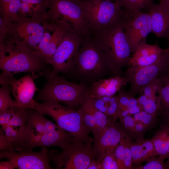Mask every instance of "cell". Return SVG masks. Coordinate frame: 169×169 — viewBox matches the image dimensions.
<instances>
[{
    "label": "cell",
    "instance_id": "cell-24",
    "mask_svg": "<svg viewBox=\"0 0 169 169\" xmlns=\"http://www.w3.org/2000/svg\"><path fill=\"white\" fill-rule=\"evenodd\" d=\"M158 115L169 109V68L156 79Z\"/></svg>",
    "mask_w": 169,
    "mask_h": 169
},
{
    "label": "cell",
    "instance_id": "cell-37",
    "mask_svg": "<svg viewBox=\"0 0 169 169\" xmlns=\"http://www.w3.org/2000/svg\"><path fill=\"white\" fill-rule=\"evenodd\" d=\"M156 79L146 86L143 90L144 94L148 98L157 99L156 96V94L157 92Z\"/></svg>",
    "mask_w": 169,
    "mask_h": 169
},
{
    "label": "cell",
    "instance_id": "cell-19",
    "mask_svg": "<svg viewBox=\"0 0 169 169\" xmlns=\"http://www.w3.org/2000/svg\"><path fill=\"white\" fill-rule=\"evenodd\" d=\"M129 82L127 78L122 75L112 76L101 79L87 88V93L92 99L105 96H112Z\"/></svg>",
    "mask_w": 169,
    "mask_h": 169
},
{
    "label": "cell",
    "instance_id": "cell-20",
    "mask_svg": "<svg viewBox=\"0 0 169 169\" xmlns=\"http://www.w3.org/2000/svg\"><path fill=\"white\" fill-rule=\"evenodd\" d=\"M152 32L157 37L169 40V10L159 3H152L148 8Z\"/></svg>",
    "mask_w": 169,
    "mask_h": 169
},
{
    "label": "cell",
    "instance_id": "cell-40",
    "mask_svg": "<svg viewBox=\"0 0 169 169\" xmlns=\"http://www.w3.org/2000/svg\"><path fill=\"white\" fill-rule=\"evenodd\" d=\"M129 115H134L142 110V108L139 105L129 106L127 108Z\"/></svg>",
    "mask_w": 169,
    "mask_h": 169
},
{
    "label": "cell",
    "instance_id": "cell-33",
    "mask_svg": "<svg viewBox=\"0 0 169 169\" xmlns=\"http://www.w3.org/2000/svg\"><path fill=\"white\" fill-rule=\"evenodd\" d=\"M115 152L106 154L100 162L101 169H119Z\"/></svg>",
    "mask_w": 169,
    "mask_h": 169
},
{
    "label": "cell",
    "instance_id": "cell-13",
    "mask_svg": "<svg viewBox=\"0 0 169 169\" xmlns=\"http://www.w3.org/2000/svg\"><path fill=\"white\" fill-rule=\"evenodd\" d=\"M28 113V109L15 107L9 123L0 128V150L20 151Z\"/></svg>",
    "mask_w": 169,
    "mask_h": 169
},
{
    "label": "cell",
    "instance_id": "cell-14",
    "mask_svg": "<svg viewBox=\"0 0 169 169\" xmlns=\"http://www.w3.org/2000/svg\"><path fill=\"white\" fill-rule=\"evenodd\" d=\"M125 34L133 53L152 32L150 14L141 11L131 14L123 23Z\"/></svg>",
    "mask_w": 169,
    "mask_h": 169
},
{
    "label": "cell",
    "instance_id": "cell-17",
    "mask_svg": "<svg viewBox=\"0 0 169 169\" xmlns=\"http://www.w3.org/2000/svg\"><path fill=\"white\" fill-rule=\"evenodd\" d=\"M126 134L121 126L115 120L103 129L98 137L94 139L93 149L98 161L100 163L106 154L114 152L121 140Z\"/></svg>",
    "mask_w": 169,
    "mask_h": 169
},
{
    "label": "cell",
    "instance_id": "cell-2",
    "mask_svg": "<svg viewBox=\"0 0 169 169\" xmlns=\"http://www.w3.org/2000/svg\"><path fill=\"white\" fill-rule=\"evenodd\" d=\"M75 62L72 75L87 88L107 75H122L93 36L84 37L75 55Z\"/></svg>",
    "mask_w": 169,
    "mask_h": 169
},
{
    "label": "cell",
    "instance_id": "cell-38",
    "mask_svg": "<svg viewBox=\"0 0 169 169\" xmlns=\"http://www.w3.org/2000/svg\"><path fill=\"white\" fill-rule=\"evenodd\" d=\"M8 23L0 16V44L4 39L7 32Z\"/></svg>",
    "mask_w": 169,
    "mask_h": 169
},
{
    "label": "cell",
    "instance_id": "cell-34",
    "mask_svg": "<svg viewBox=\"0 0 169 169\" xmlns=\"http://www.w3.org/2000/svg\"><path fill=\"white\" fill-rule=\"evenodd\" d=\"M118 108L121 110H127L129 106L130 95L128 92L120 89L118 91Z\"/></svg>",
    "mask_w": 169,
    "mask_h": 169
},
{
    "label": "cell",
    "instance_id": "cell-36",
    "mask_svg": "<svg viewBox=\"0 0 169 169\" xmlns=\"http://www.w3.org/2000/svg\"><path fill=\"white\" fill-rule=\"evenodd\" d=\"M16 107L0 111V124L1 126H5L9 123L14 114Z\"/></svg>",
    "mask_w": 169,
    "mask_h": 169
},
{
    "label": "cell",
    "instance_id": "cell-42",
    "mask_svg": "<svg viewBox=\"0 0 169 169\" xmlns=\"http://www.w3.org/2000/svg\"><path fill=\"white\" fill-rule=\"evenodd\" d=\"M160 115L163 120V123L162 124L169 125V109Z\"/></svg>",
    "mask_w": 169,
    "mask_h": 169
},
{
    "label": "cell",
    "instance_id": "cell-3",
    "mask_svg": "<svg viewBox=\"0 0 169 169\" xmlns=\"http://www.w3.org/2000/svg\"><path fill=\"white\" fill-rule=\"evenodd\" d=\"M22 146L20 152L31 151L36 147L57 146L62 149L74 137L46 118L37 110L28 109Z\"/></svg>",
    "mask_w": 169,
    "mask_h": 169
},
{
    "label": "cell",
    "instance_id": "cell-47",
    "mask_svg": "<svg viewBox=\"0 0 169 169\" xmlns=\"http://www.w3.org/2000/svg\"><path fill=\"white\" fill-rule=\"evenodd\" d=\"M168 169H169V158L167 159V161L166 162Z\"/></svg>",
    "mask_w": 169,
    "mask_h": 169
},
{
    "label": "cell",
    "instance_id": "cell-27",
    "mask_svg": "<svg viewBox=\"0 0 169 169\" xmlns=\"http://www.w3.org/2000/svg\"><path fill=\"white\" fill-rule=\"evenodd\" d=\"M79 108L82 113L84 122L86 128L90 132H92L94 139H95L103 129H101L97 126L91 113L82 101Z\"/></svg>",
    "mask_w": 169,
    "mask_h": 169
},
{
    "label": "cell",
    "instance_id": "cell-9",
    "mask_svg": "<svg viewBox=\"0 0 169 169\" xmlns=\"http://www.w3.org/2000/svg\"><path fill=\"white\" fill-rule=\"evenodd\" d=\"M61 152L52 150L49 154L56 169H87L96 158L92 143L74 138Z\"/></svg>",
    "mask_w": 169,
    "mask_h": 169
},
{
    "label": "cell",
    "instance_id": "cell-31",
    "mask_svg": "<svg viewBox=\"0 0 169 169\" xmlns=\"http://www.w3.org/2000/svg\"><path fill=\"white\" fill-rule=\"evenodd\" d=\"M153 156L149 159L144 166L140 165L133 167L136 169H168L165 159L158 156Z\"/></svg>",
    "mask_w": 169,
    "mask_h": 169
},
{
    "label": "cell",
    "instance_id": "cell-43",
    "mask_svg": "<svg viewBox=\"0 0 169 169\" xmlns=\"http://www.w3.org/2000/svg\"><path fill=\"white\" fill-rule=\"evenodd\" d=\"M148 98L144 94L141 95L138 98H137L138 105L140 106L142 108V107Z\"/></svg>",
    "mask_w": 169,
    "mask_h": 169
},
{
    "label": "cell",
    "instance_id": "cell-23",
    "mask_svg": "<svg viewBox=\"0 0 169 169\" xmlns=\"http://www.w3.org/2000/svg\"><path fill=\"white\" fill-rule=\"evenodd\" d=\"M49 0H22L18 14L20 16L45 18Z\"/></svg>",
    "mask_w": 169,
    "mask_h": 169
},
{
    "label": "cell",
    "instance_id": "cell-28",
    "mask_svg": "<svg viewBox=\"0 0 169 169\" xmlns=\"http://www.w3.org/2000/svg\"><path fill=\"white\" fill-rule=\"evenodd\" d=\"M22 0H12L7 7L0 12V16L8 23L15 20L19 16V10Z\"/></svg>",
    "mask_w": 169,
    "mask_h": 169
},
{
    "label": "cell",
    "instance_id": "cell-21",
    "mask_svg": "<svg viewBox=\"0 0 169 169\" xmlns=\"http://www.w3.org/2000/svg\"><path fill=\"white\" fill-rule=\"evenodd\" d=\"M167 49L161 48L157 44L150 45L146 42L141 44L130 59L128 65L141 67L155 63Z\"/></svg>",
    "mask_w": 169,
    "mask_h": 169
},
{
    "label": "cell",
    "instance_id": "cell-11",
    "mask_svg": "<svg viewBox=\"0 0 169 169\" xmlns=\"http://www.w3.org/2000/svg\"><path fill=\"white\" fill-rule=\"evenodd\" d=\"M168 68V48L152 64L141 67H128L124 73V76L130 84V88L128 92L134 97L138 94H141L146 86L157 78Z\"/></svg>",
    "mask_w": 169,
    "mask_h": 169
},
{
    "label": "cell",
    "instance_id": "cell-7",
    "mask_svg": "<svg viewBox=\"0 0 169 169\" xmlns=\"http://www.w3.org/2000/svg\"><path fill=\"white\" fill-rule=\"evenodd\" d=\"M45 19L66 21L84 37L94 34L87 19L84 0H49Z\"/></svg>",
    "mask_w": 169,
    "mask_h": 169
},
{
    "label": "cell",
    "instance_id": "cell-45",
    "mask_svg": "<svg viewBox=\"0 0 169 169\" xmlns=\"http://www.w3.org/2000/svg\"><path fill=\"white\" fill-rule=\"evenodd\" d=\"M160 3L169 10V0H159Z\"/></svg>",
    "mask_w": 169,
    "mask_h": 169
},
{
    "label": "cell",
    "instance_id": "cell-44",
    "mask_svg": "<svg viewBox=\"0 0 169 169\" xmlns=\"http://www.w3.org/2000/svg\"><path fill=\"white\" fill-rule=\"evenodd\" d=\"M138 105L137 99H136L134 96H131L129 100V106H132Z\"/></svg>",
    "mask_w": 169,
    "mask_h": 169
},
{
    "label": "cell",
    "instance_id": "cell-12",
    "mask_svg": "<svg viewBox=\"0 0 169 169\" xmlns=\"http://www.w3.org/2000/svg\"><path fill=\"white\" fill-rule=\"evenodd\" d=\"M44 19L19 16L14 21L8 23L7 33L16 37L30 49L38 51L44 33Z\"/></svg>",
    "mask_w": 169,
    "mask_h": 169
},
{
    "label": "cell",
    "instance_id": "cell-18",
    "mask_svg": "<svg viewBox=\"0 0 169 169\" xmlns=\"http://www.w3.org/2000/svg\"><path fill=\"white\" fill-rule=\"evenodd\" d=\"M33 79L28 75L18 80L13 77L10 79L8 85L15 99L16 106L31 109L33 98L37 90Z\"/></svg>",
    "mask_w": 169,
    "mask_h": 169
},
{
    "label": "cell",
    "instance_id": "cell-1",
    "mask_svg": "<svg viewBox=\"0 0 169 169\" xmlns=\"http://www.w3.org/2000/svg\"><path fill=\"white\" fill-rule=\"evenodd\" d=\"M46 63L38 51L29 48L16 37L7 33L3 42L0 44V83L8 85L10 79L15 74L31 73L33 77L39 76L45 70Z\"/></svg>",
    "mask_w": 169,
    "mask_h": 169
},
{
    "label": "cell",
    "instance_id": "cell-32",
    "mask_svg": "<svg viewBox=\"0 0 169 169\" xmlns=\"http://www.w3.org/2000/svg\"><path fill=\"white\" fill-rule=\"evenodd\" d=\"M126 142V134L122 139L115 150L119 169H123V161L125 156V149Z\"/></svg>",
    "mask_w": 169,
    "mask_h": 169
},
{
    "label": "cell",
    "instance_id": "cell-15",
    "mask_svg": "<svg viewBox=\"0 0 169 169\" xmlns=\"http://www.w3.org/2000/svg\"><path fill=\"white\" fill-rule=\"evenodd\" d=\"M44 26V33L38 51L47 63L55 52L65 32L72 27L70 23L63 20L45 19Z\"/></svg>",
    "mask_w": 169,
    "mask_h": 169
},
{
    "label": "cell",
    "instance_id": "cell-16",
    "mask_svg": "<svg viewBox=\"0 0 169 169\" xmlns=\"http://www.w3.org/2000/svg\"><path fill=\"white\" fill-rule=\"evenodd\" d=\"M48 151L45 147L40 151L17 152L5 150H0V158L11 161L15 168L19 169H52Z\"/></svg>",
    "mask_w": 169,
    "mask_h": 169
},
{
    "label": "cell",
    "instance_id": "cell-10",
    "mask_svg": "<svg viewBox=\"0 0 169 169\" xmlns=\"http://www.w3.org/2000/svg\"><path fill=\"white\" fill-rule=\"evenodd\" d=\"M84 37L72 27L65 32L55 52L47 62L52 67V74L72 75L75 68V56Z\"/></svg>",
    "mask_w": 169,
    "mask_h": 169
},
{
    "label": "cell",
    "instance_id": "cell-22",
    "mask_svg": "<svg viewBox=\"0 0 169 169\" xmlns=\"http://www.w3.org/2000/svg\"><path fill=\"white\" fill-rule=\"evenodd\" d=\"M130 150L132 163L136 166L157 155L151 139H145L143 136L136 139L135 142L131 141Z\"/></svg>",
    "mask_w": 169,
    "mask_h": 169
},
{
    "label": "cell",
    "instance_id": "cell-29",
    "mask_svg": "<svg viewBox=\"0 0 169 169\" xmlns=\"http://www.w3.org/2000/svg\"><path fill=\"white\" fill-rule=\"evenodd\" d=\"M153 1V0H124L121 4L127 11L133 14L148 9Z\"/></svg>",
    "mask_w": 169,
    "mask_h": 169
},
{
    "label": "cell",
    "instance_id": "cell-46",
    "mask_svg": "<svg viewBox=\"0 0 169 169\" xmlns=\"http://www.w3.org/2000/svg\"><path fill=\"white\" fill-rule=\"evenodd\" d=\"M113 1L118 2L121 4L124 0H112Z\"/></svg>",
    "mask_w": 169,
    "mask_h": 169
},
{
    "label": "cell",
    "instance_id": "cell-35",
    "mask_svg": "<svg viewBox=\"0 0 169 169\" xmlns=\"http://www.w3.org/2000/svg\"><path fill=\"white\" fill-rule=\"evenodd\" d=\"M157 99L148 98L142 107V110L146 113L158 115Z\"/></svg>",
    "mask_w": 169,
    "mask_h": 169
},
{
    "label": "cell",
    "instance_id": "cell-26",
    "mask_svg": "<svg viewBox=\"0 0 169 169\" xmlns=\"http://www.w3.org/2000/svg\"><path fill=\"white\" fill-rule=\"evenodd\" d=\"M82 101L91 113L97 126L101 129L107 126L114 120L113 117H108L95 106L92 99L87 94Z\"/></svg>",
    "mask_w": 169,
    "mask_h": 169
},
{
    "label": "cell",
    "instance_id": "cell-4",
    "mask_svg": "<svg viewBox=\"0 0 169 169\" xmlns=\"http://www.w3.org/2000/svg\"><path fill=\"white\" fill-rule=\"evenodd\" d=\"M48 71L44 74L47 82L38 90L37 100L42 102H57L75 109L79 107L87 93V87L80 83L69 81L64 77Z\"/></svg>",
    "mask_w": 169,
    "mask_h": 169
},
{
    "label": "cell",
    "instance_id": "cell-8",
    "mask_svg": "<svg viewBox=\"0 0 169 169\" xmlns=\"http://www.w3.org/2000/svg\"><path fill=\"white\" fill-rule=\"evenodd\" d=\"M87 21L94 33L118 22L132 14L112 0H84Z\"/></svg>",
    "mask_w": 169,
    "mask_h": 169
},
{
    "label": "cell",
    "instance_id": "cell-6",
    "mask_svg": "<svg viewBox=\"0 0 169 169\" xmlns=\"http://www.w3.org/2000/svg\"><path fill=\"white\" fill-rule=\"evenodd\" d=\"M125 21L118 22L95 33L93 36L117 70L127 66L131 51L123 27Z\"/></svg>",
    "mask_w": 169,
    "mask_h": 169
},
{
    "label": "cell",
    "instance_id": "cell-39",
    "mask_svg": "<svg viewBox=\"0 0 169 169\" xmlns=\"http://www.w3.org/2000/svg\"><path fill=\"white\" fill-rule=\"evenodd\" d=\"M15 168L14 164L9 160L0 163V169H14Z\"/></svg>",
    "mask_w": 169,
    "mask_h": 169
},
{
    "label": "cell",
    "instance_id": "cell-41",
    "mask_svg": "<svg viewBox=\"0 0 169 169\" xmlns=\"http://www.w3.org/2000/svg\"><path fill=\"white\" fill-rule=\"evenodd\" d=\"M101 168L100 163L95 158L90 162L87 169H101Z\"/></svg>",
    "mask_w": 169,
    "mask_h": 169
},
{
    "label": "cell",
    "instance_id": "cell-48",
    "mask_svg": "<svg viewBox=\"0 0 169 169\" xmlns=\"http://www.w3.org/2000/svg\"><path fill=\"white\" fill-rule=\"evenodd\" d=\"M168 42H169V43H168V48H169V40H168Z\"/></svg>",
    "mask_w": 169,
    "mask_h": 169
},
{
    "label": "cell",
    "instance_id": "cell-25",
    "mask_svg": "<svg viewBox=\"0 0 169 169\" xmlns=\"http://www.w3.org/2000/svg\"><path fill=\"white\" fill-rule=\"evenodd\" d=\"M158 156L169 158V125L162 124L151 138Z\"/></svg>",
    "mask_w": 169,
    "mask_h": 169
},
{
    "label": "cell",
    "instance_id": "cell-5",
    "mask_svg": "<svg viewBox=\"0 0 169 169\" xmlns=\"http://www.w3.org/2000/svg\"><path fill=\"white\" fill-rule=\"evenodd\" d=\"M31 109L51 117L61 128L74 138L86 143H92L94 139L89 136L90 132L84 122L82 112L57 102L39 103L33 100Z\"/></svg>",
    "mask_w": 169,
    "mask_h": 169
},
{
    "label": "cell",
    "instance_id": "cell-30",
    "mask_svg": "<svg viewBox=\"0 0 169 169\" xmlns=\"http://www.w3.org/2000/svg\"><path fill=\"white\" fill-rule=\"evenodd\" d=\"M11 91L9 85H2L0 88V111L16 107V101L10 95Z\"/></svg>",
    "mask_w": 169,
    "mask_h": 169
}]
</instances>
